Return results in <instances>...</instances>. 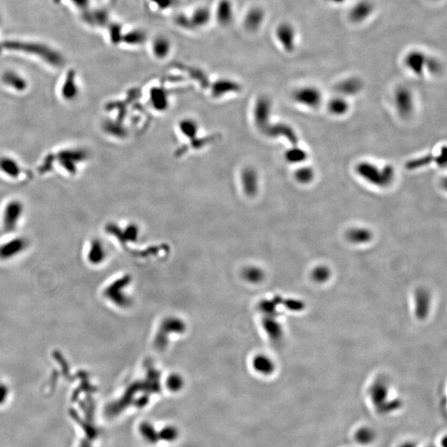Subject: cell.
<instances>
[{"instance_id":"6da1fadb","label":"cell","mask_w":447,"mask_h":447,"mask_svg":"<svg viewBox=\"0 0 447 447\" xmlns=\"http://www.w3.org/2000/svg\"><path fill=\"white\" fill-rule=\"evenodd\" d=\"M402 65L408 71L418 77L439 74L442 67L436 57L420 48L407 51L402 57Z\"/></svg>"},{"instance_id":"7a4b0ae2","label":"cell","mask_w":447,"mask_h":447,"mask_svg":"<svg viewBox=\"0 0 447 447\" xmlns=\"http://www.w3.org/2000/svg\"><path fill=\"white\" fill-rule=\"evenodd\" d=\"M274 41L287 54H293L299 47L300 35L297 26L290 21H281L274 28Z\"/></svg>"},{"instance_id":"3957f363","label":"cell","mask_w":447,"mask_h":447,"mask_svg":"<svg viewBox=\"0 0 447 447\" xmlns=\"http://www.w3.org/2000/svg\"><path fill=\"white\" fill-rule=\"evenodd\" d=\"M357 172L367 182L379 187L388 186L393 182L394 177V170L392 167L387 166L380 169L369 162L359 164Z\"/></svg>"},{"instance_id":"277c9868","label":"cell","mask_w":447,"mask_h":447,"mask_svg":"<svg viewBox=\"0 0 447 447\" xmlns=\"http://www.w3.org/2000/svg\"><path fill=\"white\" fill-rule=\"evenodd\" d=\"M5 48L10 50L23 51L26 53H32L45 60L46 62L53 66H60L63 62L61 55L56 53L46 46L32 43H21V42H6Z\"/></svg>"},{"instance_id":"5b68a950","label":"cell","mask_w":447,"mask_h":447,"mask_svg":"<svg viewBox=\"0 0 447 447\" xmlns=\"http://www.w3.org/2000/svg\"><path fill=\"white\" fill-rule=\"evenodd\" d=\"M376 10L374 0H356L348 8L346 17L352 25H364L375 17Z\"/></svg>"},{"instance_id":"8992f818","label":"cell","mask_w":447,"mask_h":447,"mask_svg":"<svg viewBox=\"0 0 447 447\" xmlns=\"http://www.w3.org/2000/svg\"><path fill=\"white\" fill-rule=\"evenodd\" d=\"M266 11L256 5L248 9L243 18V27L250 33H256L263 27L266 21Z\"/></svg>"},{"instance_id":"52a82bcc","label":"cell","mask_w":447,"mask_h":447,"mask_svg":"<svg viewBox=\"0 0 447 447\" xmlns=\"http://www.w3.org/2000/svg\"><path fill=\"white\" fill-rule=\"evenodd\" d=\"M296 102L303 106L315 108L320 105L322 100V94L319 89L312 86H305L297 89L293 94Z\"/></svg>"},{"instance_id":"ba28073f","label":"cell","mask_w":447,"mask_h":447,"mask_svg":"<svg viewBox=\"0 0 447 447\" xmlns=\"http://www.w3.org/2000/svg\"><path fill=\"white\" fill-rule=\"evenodd\" d=\"M212 13L220 27H227L234 22L235 9L232 0H218L215 11Z\"/></svg>"},{"instance_id":"9c48e42d","label":"cell","mask_w":447,"mask_h":447,"mask_svg":"<svg viewBox=\"0 0 447 447\" xmlns=\"http://www.w3.org/2000/svg\"><path fill=\"white\" fill-rule=\"evenodd\" d=\"M395 105L402 117H408L413 110V96L406 87H400L395 91Z\"/></svg>"},{"instance_id":"30bf717a","label":"cell","mask_w":447,"mask_h":447,"mask_svg":"<svg viewBox=\"0 0 447 447\" xmlns=\"http://www.w3.org/2000/svg\"><path fill=\"white\" fill-rule=\"evenodd\" d=\"M188 15L189 21L191 23V29L196 30L207 27L213 18V13L211 9L205 5L197 6Z\"/></svg>"},{"instance_id":"8fae6325","label":"cell","mask_w":447,"mask_h":447,"mask_svg":"<svg viewBox=\"0 0 447 447\" xmlns=\"http://www.w3.org/2000/svg\"><path fill=\"white\" fill-rule=\"evenodd\" d=\"M23 214V206L19 201H12L8 205L4 216V227L7 231L14 230L18 225Z\"/></svg>"},{"instance_id":"7c38bea8","label":"cell","mask_w":447,"mask_h":447,"mask_svg":"<svg viewBox=\"0 0 447 447\" xmlns=\"http://www.w3.org/2000/svg\"><path fill=\"white\" fill-rule=\"evenodd\" d=\"M172 43L168 36L157 35L151 42V52L157 59H164L170 55L172 51Z\"/></svg>"},{"instance_id":"4fadbf2b","label":"cell","mask_w":447,"mask_h":447,"mask_svg":"<svg viewBox=\"0 0 447 447\" xmlns=\"http://www.w3.org/2000/svg\"><path fill=\"white\" fill-rule=\"evenodd\" d=\"M362 88L363 82L359 78L357 77L343 79L336 87L339 93L342 94L344 96H354L360 92Z\"/></svg>"},{"instance_id":"5bb4252c","label":"cell","mask_w":447,"mask_h":447,"mask_svg":"<svg viewBox=\"0 0 447 447\" xmlns=\"http://www.w3.org/2000/svg\"><path fill=\"white\" fill-rule=\"evenodd\" d=\"M432 161H436V164L440 165V166L445 165V148H443V152H441V154L439 155L437 157H435L433 155H427V156H425V157L417 158L415 159V160H412V161H409V162H407L406 168H408L409 170H415V169H418V168H422V167L426 166V165H428V164H431Z\"/></svg>"},{"instance_id":"9a60e30c","label":"cell","mask_w":447,"mask_h":447,"mask_svg":"<svg viewBox=\"0 0 447 447\" xmlns=\"http://www.w3.org/2000/svg\"><path fill=\"white\" fill-rule=\"evenodd\" d=\"M27 243L26 241L22 238H18L16 239L9 241L7 243L0 246V258L4 259H8L9 257L18 255L21 251L25 249Z\"/></svg>"},{"instance_id":"2e32d148","label":"cell","mask_w":447,"mask_h":447,"mask_svg":"<svg viewBox=\"0 0 447 447\" xmlns=\"http://www.w3.org/2000/svg\"><path fill=\"white\" fill-rule=\"evenodd\" d=\"M354 439L358 445L368 446L372 445L376 439V433L372 427L369 426H362L354 431Z\"/></svg>"},{"instance_id":"e0dca14e","label":"cell","mask_w":447,"mask_h":447,"mask_svg":"<svg viewBox=\"0 0 447 447\" xmlns=\"http://www.w3.org/2000/svg\"><path fill=\"white\" fill-rule=\"evenodd\" d=\"M147 39H148L147 34L143 30L135 28L127 32L126 34L123 35L122 43L133 47H139L145 44Z\"/></svg>"},{"instance_id":"ac0fdd59","label":"cell","mask_w":447,"mask_h":447,"mask_svg":"<svg viewBox=\"0 0 447 447\" xmlns=\"http://www.w3.org/2000/svg\"><path fill=\"white\" fill-rule=\"evenodd\" d=\"M62 96L66 100H72L77 96V86L75 85V74L74 72H69L68 75L66 79V82L62 87Z\"/></svg>"},{"instance_id":"d6986e66","label":"cell","mask_w":447,"mask_h":447,"mask_svg":"<svg viewBox=\"0 0 447 447\" xmlns=\"http://www.w3.org/2000/svg\"><path fill=\"white\" fill-rule=\"evenodd\" d=\"M3 80L5 84L11 87L12 88L15 89L17 91H24L27 87L25 80L12 71L5 73V75H3Z\"/></svg>"},{"instance_id":"ffe728a7","label":"cell","mask_w":447,"mask_h":447,"mask_svg":"<svg viewBox=\"0 0 447 447\" xmlns=\"http://www.w3.org/2000/svg\"><path fill=\"white\" fill-rule=\"evenodd\" d=\"M0 169L2 172L11 177H18L20 168L16 161L11 158H2L0 160Z\"/></svg>"},{"instance_id":"44dd1931","label":"cell","mask_w":447,"mask_h":447,"mask_svg":"<svg viewBox=\"0 0 447 447\" xmlns=\"http://www.w3.org/2000/svg\"><path fill=\"white\" fill-rule=\"evenodd\" d=\"M87 157L86 152L82 150H66L60 152L57 158L59 160H66V161H73L77 164L79 161H82Z\"/></svg>"},{"instance_id":"7402d4cb","label":"cell","mask_w":447,"mask_h":447,"mask_svg":"<svg viewBox=\"0 0 447 447\" xmlns=\"http://www.w3.org/2000/svg\"><path fill=\"white\" fill-rule=\"evenodd\" d=\"M348 108H349L348 102L343 98H334L329 103L330 111L336 115L345 114L347 112Z\"/></svg>"},{"instance_id":"603a6c76","label":"cell","mask_w":447,"mask_h":447,"mask_svg":"<svg viewBox=\"0 0 447 447\" xmlns=\"http://www.w3.org/2000/svg\"><path fill=\"white\" fill-rule=\"evenodd\" d=\"M307 157V152L302 148H298L296 146L295 148L289 150V152H287V159L293 164H298V162L304 161Z\"/></svg>"},{"instance_id":"cb8c5ba5","label":"cell","mask_w":447,"mask_h":447,"mask_svg":"<svg viewBox=\"0 0 447 447\" xmlns=\"http://www.w3.org/2000/svg\"><path fill=\"white\" fill-rule=\"evenodd\" d=\"M151 5L159 11H167L176 8L179 0H149Z\"/></svg>"},{"instance_id":"d4e9b609","label":"cell","mask_w":447,"mask_h":447,"mask_svg":"<svg viewBox=\"0 0 447 447\" xmlns=\"http://www.w3.org/2000/svg\"><path fill=\"white\" fill-rule=\"evenodd\" d=\"M314 173L310 168H300L296 173V179L302 184H307L313 180Z\"/></svg>"},{"instance_id":"484cf974","label":"cell","mask_w":447,"mask_h":447,"mask_svg":"<svg viewBox=\"0 0 447 447\" xmlns=\"http://www.w3.org/2000/svg\"><path fill=\"white\" fill-rule=\"evenodd\" d=\"M350 238H352L354 241L363 242V241L367 240L370 238V233L365 229H353L350 233Z\"/></svg>"},{"instance_id":"4316f807","label":"cell","mask_w":447,"mask_h":447,"mask_svg":"<svg viewBox=\"0 0 447 447\" xmlns=\"http://www.w3.org/2000/svg\"><path fill=\"white\" fill-rule=\"evenodd\" d=\"M123 33L121 30V26L118 24H114L111 26V40L114 42V44H118L122 42V37H123Z\"/></svg>"},{"instance_id":"83f0119b","label":"cell","mask_w":447,"mask_h":447,"mask_svg":"<svg viewBox=\"0 0 447 447\" xmlns=\"http://www.w3.org/2000/svg\"><path fill=\"white\" fill-rule=\"evenodd\" d=\"M321 1L330 7L341 8L347 5L350 0H321Z\"/></svg>"},{"instance_id":"f1b7e54d","label":"cell","mask_w":447,"mask_h":447,"mask_svg":"<svg viewBox=\"0 0 447 447\" xmlns=\"http://www.w3.org/2000/svg\"><path fill=\"white\" fill-rule=\"evenodd\" d=\"M397 447H418V444L414 441H412V440H406V441L400 443Z\"/></svg>"},{"instance_id":"f546056e","label":"cell","mask_w":447,"mask_h":447,"mask_svg":"<svg viewBox=\"0 0 447 447\" xmlns=\"http://www.w3.org/2000/svg\"><path fill=\"white\" fill-rule=\"evenodd\" d=\"M72 1H74L75 3V5H77L80 8L87 6V3H88V0H72Z\"/></svg>"},{"instance_id":"4dcf8cb0","label":"cell","mask_w":447,"mask_h":447,"mask_svg":"<svg viewBox=\"0 0 447 447\" xmlns=\"http://www.w3.org/2000/svg\"><path fill=\"white\" fill-rule=\"evenodd\" d=\"M427 1L430 3H438L441 1V0H427Z\"/></svg>"}]
</instances>
